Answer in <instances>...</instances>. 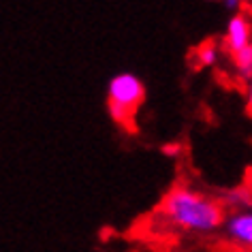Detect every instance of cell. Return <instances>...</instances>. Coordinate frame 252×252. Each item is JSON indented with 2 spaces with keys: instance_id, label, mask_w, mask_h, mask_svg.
Masks as SVG:
<instances>
[{
  "instance_id": "cell-6",
  "label": "cell",
  "mask_w": 252,
  "mask_h": 252,
  "mask_svg": "<svg viewBox=\"0 0 252 252\" xmlns=\"http://www.w3.org/2000/svg\"><path fill=\"white\" fill-rule=\"evenodd\" d=\"M233 66L237 71V77L244 81V84H250L252 81V45L244 47L242 52L233 54Z\"/></svg>"
},
{
  "instance_id": "cell-3",
  "label": "cell",
  "mask_w": 252,
  "mask_h": 252,
  "mask_svg": "<svg viewBox=\"0 0 252 252\" xmlns=\"http://www.w3.org/2000/svg\"><path fill=\"white\" fill-rule=\"evenodd\" d=\"M222 229L226 239L237 246L239 250L248 252L252 246V214L250 212H233L222 220Z\"/></svg>"
},
{
  "instance_id": "cell-2",
  "label": "cell",
  "mask_w": 252,
  "mask_h": 252,
  "mask_svg": "<svg viewBox=\"0 0 252 252\" xmlns=\"http://www.w3.org/2000/svg\"><path fill=\"white\" fill-rule=\"evenodd\" d=\"M146 100V84L135 73L113 75L107 86V111L118 126L135 133L137 109Z\"/></svg>"
},
{
  "instance_id": "cell-5",
  "label": "cell",
  "mask_w": 252,
  "mask_h": 252,
  "mask_svg": "<svg viewBox=\"0 0 252 252\" xmlns=\"http://www.w3.org/2000/svg\"><path fill=\"white\" fill-rule=\"evenodd\" d=\"M222 210L233 212H250L252 205V192H250V184H239L233 188L220 192V197L216 199Z\"/></svg>"
},
{
  "instance_id": "cell-8",
  "label": "cell",
  "mask_w": 252,
  "mask_h": 252,
  "mask_svg": "<svg viewBox=\"0 0 252 252\" xmlns=\"http://www.w3.org/2000/svg\"><path fill=\"white\" fill-rule=\"evenodd\" d=\"M160 152H162V156H167V158H178V156L182 154V146L178 141H169L160 148Z\"/></svg>"
},
{
  "instance_id": "cell-9",
  "label": "cell",
  "mask_w": 252,
  "mask_h": 252,
  "mask_svg": "<svg viewBox=\"0 0 252 252\" xmlns=\"http://www.w3.org/2000/svg\"><path fill=\"white\" fill-rule=\"evenodd\" d=\"M222 4H224V9L233 11V15L239 13V9H244V4H242V2H237V0H224Z\"/></svg>"
},
{
  "instance_id": "cell-4",
  "label": "cell",
  "mask_w": 252,
  "mask_h": 252,
  "mask_svg": "<svg viewBox=\"0 0 252 252\" xmlns=\"http://www.w3.org/2000/svg\"><path fill=\"white\" fill-rule=\"evenodd\" d=\"M224 52H229L231 56L242 52L244 47L252 45V24L250 17L246 13H235L231 15V20L226 22V32H224Z\"/></svg>"
},
{
  "instance_id": "cell-7",
  "label": "cell",
  "mask_w": 252,
  "mask_h": 252,
  "mask_svg": "<svg viewBox=\"0 0 252 252\" xmlns=\"http://www.w3.org/2000/svg\"><path fill=\"white\" fill-rule=\"evenodd\" d=\"M194 56H197L199 64L201 66H214L220 58V49H218V43L216 41H205L201 43V45L197 47V52H194Z\"/></svg>"
},
{
  "instance_id": "cell-1",
  "label": "cell",
  "mask_w": 252,
  "mask_h": 252,
  "mask_svg": "<svg viewBox=\"0 0 252 252\" xmlns=\"http://www.w3.org/2000/svg\"><path fill=\"white\" fill-rule=\"evenodd\" d=\"M160 214L178 229L201 235L218 231L224 220V210L216 199L184 184H175L162 197Z\"/></svg>"
}]
</instances>
